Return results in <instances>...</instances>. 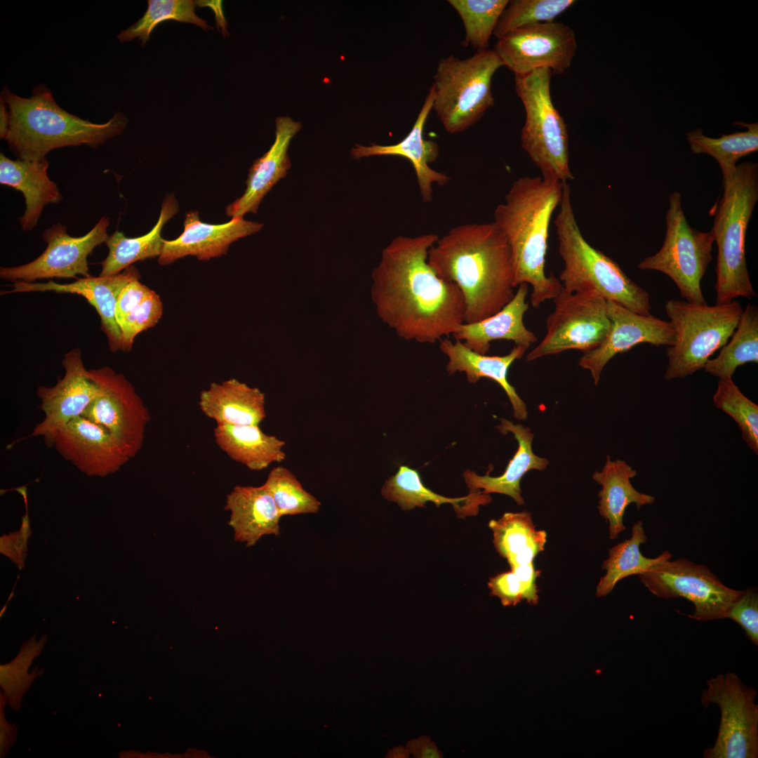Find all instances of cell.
Listing matches in <instances>:
<instances>
[{"label": "cell", "instance_id": "d6a6232c", "mask_svg": "<svg viewBox=\"0 0 758 758\" xmlns=\"http://www.w3.org/2000/svg\"><path fill=\"white\" fill-rule=\"evenodd\" d=\"M381 493L387 500L397 503L403 510L423 507L427 502L433 503L437 507L450 503L461 517L477 514L479 505H486L491 500L489 494L480 491L456 498L437 494L424 485L417 470L405 465H401L385 481Z\"/></svg>", "mask_w": 758, "mask_h": 758}, {"label": "cell", "instance_id": "1f68e13d", "mask_svg": "<svg viewBox=\"0 0 758 758\" xmlns=\"http://www.w3.org/2000/svg\"><path fill=\"white\" fill-rule=\"evenodd\" d=\"M178 204L173 194H167L161 204L158 221L147 234L126 237L122 232L115 231L107 237L106 258L100 262V277L114 275L137 261L159 257L164 239L161 231L164 225L178 212Z\"/></svg>", "mask_w": 758, "mask_h": 758}, {"label": "cell", "instance_id": "4316f807", "mask_svg": "<svg viewBox=\"0 0 758 758\" xmlns=\"http://www.w3.org/2000/svg\"><path fill=\"white\" fill-rule=\"evenodd\" d=\"M48 164L46 158L12 160L1 153L0 183L21 192L25 197V210L19 220L24 231L37 225L46 205L62 199L56 184L48 175Z\"/></svg>", "mask_w": 758, "mask_h": 758}, {"label": "cell", "instance_id": "db71d44e", "mask_svg": "<svg viewBox=\"0 0 758 758\" xmlns=\"http://www.w3.org/2000/svg\"><path fill=\"white\" fill-rule=\"evenodd\" d=\"M13 490L17 491L22 496L25 505L27 506V493L26 486L25 485L18 488H15Z\"/></svg>", "mask_w": 758, "mask_h": 758}, {"label": "cell", "instance_id": "b9f144b4", "mask_svg": "<svg viewBox=\"0 0 758 758\" xmlns=\"http://www.w3.org/2000/svg\"><path fill=\"white\" fill-rule=\"evenodd\" d=\"M714 406L738 424L747 446L758 453V406L747 397L733 379L719 380L713 395Z\"/></svg>", "mask_w": 758, "mask_h": 758}, {"label": "cell", "instance_id": "5b68a950", "mask_svg": "<svg viewBox=\"0 0 758 758\" xmlns=\"http://www.w3.org/2000/svg\"><path fill=\"white\" fill-rule=\"evenodd\" d=\"M554 224L559 253L564 262L559 279L566 291L594 293L632 312L651 315L649 293L583 236L574 215L568 182H563L559 211Z\"/></svg>", "mask_w": 758, "mask_h": 758}, {"label": "cell", "instance_id": "c3c4849f", "mask_svg": "<svg viewBox=\"0 0 758 758\" xmlns=\"http://www.w3.org/2000/svg\"><path fill=\"white\" fill-rule=\"evenodd\" d=\"M511 570L516 573L523 583L527 594V602L536 604L538 599L536 578L539 571L535 569L533 563L518 565L512 568Z\"/></svg>", "mask_w": 758, "mask_h": 758}, {"label": "cell", "instance_id": "60d3db41", "mask_svg": "<svg viewBox=\"0 0 758 758\" xmlns=\"http://www.w3.org/2000/svg\"><path fill=\"white\" fill-rule=\"evenodd\" d=\"M573 0H512L501 13L493 35L498 39L519 28L550 22L575 4Z\"/></svg>", "mask_w": 758, "mask_h": 758}, {"label": "cell", "instance_id": "ee69618b", "mask_svg": "<svg viewBox=\"0 0 758 758\" xmlns=\"http://www.w3.org/2000/svg\"><path fill=\"white\" fill-rule=\"evenodd\" d=\"M34 639V637L27 644H25L26 648H22L20 653L13 662L7 665H1L0 667L1 677L14 676L1 681V686L4 689L14 680L12 685L5 691V694L8 696V698L9 696L10 700L12 697L14 698L11 705L13 709L17 706L16 702L18 705H20V700L22 696L32 681V675L26 676L29 675L27 672V668L34 657L40 652L46 640V637H43L38 643H36L33 641Z\"/></svg>", "mask_w": 758, "mask_h": 758}, {"label": "cell", "instance_id": "9a60e30c", "mask_svg": "<svg viewBox=\"0 0 758 758\" xmlns=\"http://www.w3.org/2000/svg\"><path fill=\"white\" fill-rule=\"evenodd\" d=\"M574 31L561 22L524 27L498 39L494 51L514 76L539 69L561 74L571 66L577 50Z\"/></svg>", "mask_w": 758, "mask_h": 758}, {"label": "cell", "instance_id": "f1b7e54d", "mask_svg": "<svg viewBox=\"0 0 758 758\" xmlns=\"http://www.w3.org/2000/svg\"><path fill=\"white\" fill-rule=\"evenodd\" d=\"M500 425L497 428L503 434L511 432L518 442V448L510 460L505 472L499 477L477 474L467 470L464 472L465 481L470 493L483 489V493H497L509 496L519 505L524 503L521 497L520 481L524 475L531 470H543L549 464L547 459L539 457L532 450L533 434L528 427L521 424L501 418Z\"/></svg>", "mask_w": 758, "mask_h": 758}, {"label": "cell", "instance_id": "e575fe53", "mask_svg": "<svg viewBox=\"0 0 758 758\" xmlns=\"http://www.w3.org/2000/svg\"><path fill=\"white\" fill-rule=\"evenodd\" d=\"M163 305L159 295L135 279L119 293L115 306V318L121 330V350H131L135 337L154 326L161 319Z\"/></svg>", "mask_w": 758, "mask_h": 758}, {"label": "cell", "instance_id": "83f0119b", "mask_svg": "<svg viewBox=\"0 0 758 758\" xmlns=\"http://www.w3.org/2000/svg\"><path fill=\"white\" fill-rule=\"evenodd\" d=\"M199 406L217 423L259 425L266 417L265 394L236 378L211 383L200 392Z\"/></svg>", "mask_w": 758, "mask_h": 758}, {"label": "cell", "instance_id": "f907efd6", "mask_svg": "<svg viewBox=\"0 0 758 758\" xmlns=\"http://www.w3.org/2000/svg\"><path fill=\"white\" fill-rule=\"evenodd\" d=\"M9 726L10 725L6 722V719L4 718V709L2 710V705L1 704V736H0L1 739H0V743H1V757L5 755L6 751L8 750V749L10 747V746L14 742L13 736H14V733H15L14 732L13 728H10Z\"/></svg>", "mask_w": 758, "mask_h": 758}, {"label": "cell", "instance_id": "e0dca14e", "mask_svg": "<svg viewBox=\"0 0 758 758\" xmlns=\"http://www.w3.org/2000/svg\"><path fill=\"white\" fill-rule=\"evenodd\" d=\"M65 374L53 387L40 386L36 394L44 418L34 428L32 437H42L50 446L55 433L72 419L82 416L101 388L88 376L81 350L67 352L62 361Z\"/></svg>", "mask_w": 758, "mask_h": 758}, {"label": "cell", "instance_id": "7dc6e473", "mask_svg": "<svg viewBox=\"0 0 758 758\" xmlns=\"http://www.w3.org/2000/svg\"><path fill=\"white\" fill-rule=\"evenodd\" d=\"M27 540L20 531L3 535L0 538L1 553L10 558L21 569L27 556Z\"/></svg>", "mask_w": 758, "mask_h": 758}, {"label": "cell", "instance_id": "52a82bcc", "mask_svg": "<svg viewBox=\"0 0 758 758\" xmlns=\"http://www.w3.org/2000/svg\"><path fill=\"white\" fill-rule=\"evenodd\" d=\"M665 310L674 330V343L666 352L667 380L684 378L703 368L710 357L727 343L743 310L736 300L713 306L670 300Z\"/></svg>", "mask_w": 758, "mask_h": 758}, {"label": "cell", "instance_id": "6da1fadb", "mask_svg": "<svg viewBox=\"0 0 758 758\" xmlns=\"http://www.w3.org/2000/svg\"><path fill=\"white\" fill-rule=\"evenodd\" d=\"M434 233L398 236L382 251L372 273L371 297L380 319L400 338L434 344L465 322L460 290L427 262Z\"/></svg>", "mask_w": 758, "mask_h": 758}, {"label": "cell", "instance_id": "836d02e7", "mask_svg": "<svg viewBox=\"0 0 758 758\" xmlns=\"http://www.w3.org/2000/svg\"><path fill=\"white\" fill-rule=\"evenodd\" d=\"M488 526L493 531L495 548L511 568L533 563L544 550L547 533L536 528L528 512H506L500 519L491 520Z\"/></svg>", "mask_w": 758, "mask_h": 758}, {"label": "cell", "instance_id": "5bb4252c", "mask_svg": "<svg viewBox=\"0 0 758 758\" xmlns=\"http://www.w3.org/2000/svg\"><path fill=\"white\" fill-rule=\"evenodd\" d=\"M102 390L82 416L104 427L129 458L142 447L150 414L133 385L109 366L88 370Z\"/></svg>", "mask_w": 758, "mask_h": 758}, {"label": "cell", "instance_id": "ab89813d", "mask_svg": "<svg viewBox=\"0 0 758 758\" xmlns=\"http://www.w3.org/2000/svg\"><path fill=\"white\" fill-rule=\"evenodd\" d=\"M448 4L460 17L464 28L463 46H472L477 51L486 50L507 0H449Z\"/></svg>", "mask_w": 758, "mask_h": 758}, {"label": "cell", "instance_id": "8992f818", "mask_svg": "<svg viewBox=\"0 0 758 758\" xmlns=\"http://www.w3.org/2000/svg\"><path fill=\"white\" fill-rule=\"evenodd\" d=\"M723 195L716 205L711 231L717 245L716 304L737 297H757L745 258V237L758 201V166L751 161L737 165L735 173L722 182Z\"/></svg>", "mask_w": 758, "mask_h": 758}, {"label": "cell", "instance_id": "ac0fdd59", "mask_svg": "<svg viewBox=\"0 0 758 758\" xmlns=\"http://www.w3.org/2000/svg\"><path fill=\"white\" fill-rule=\"evenodd\" d=\"M607 314L611 327L606 338L597 347L583 353L578 361L580 367L590 371L594 385L616 354L641 343L668 347L674 343V330L670 321L635 313L611 301H607Z\"/></svg>", "mask_w": 758, "mask_h": 758}, {"label": "cell", "instance_id": "7bdbcfd3", "mask_svg": "<svg viewBox=\"0 0 758 758\" xmlns=\"http://www.w3.org/2000/svg\"><path fill=\"white\" fill-rule=\"evenodd\" d=\"M262 485L270 493L281 517L317 513L320 509L317 498L306 491L295 474L284 467H274Z\"/></svg>", "mask_w": 758, "mask_h": 758}, {"label": "cell", "instance_id": "d4e9b609", "mask_svg": "<svg viewBox=\"0 0 758 758\" xmlns=\"http://www.w3.org/2000/svg\"><path fill=\"white\" fill-rule=\"evenodd\" d=\"M439 347L448 359L446 370L448 373L463 372L469 383H475L481 378H490L496 382L507 395L514 411V417L525 420L528 415L525 402L517 393L514 387L507 380L510 366L517 359L525 354L526 349L514 345L509 354L504 356H488L477 353L466 347L462 342L451 341L444 338L439 341Z\"/></svg>", "mask_w": 758, "mask_h": 758}, {"label": "cell", "instance_id": "cb8c5ba5", "mask_svg": "<svg viewBox=\"0 0 758 758\" xmlns=\"http://www.w3.org/2000/svg\"><path fill=\"white\" fill-rule=\"evenodd\" d=\"M517 286L514 298L503 309L481 321L464 322L453 334L454 339L482 354H486L491 343L496 340H511L515 345L528 350L538 338L524 323V316L528 309L526 302L528 284L524 283Z\"/></svg>", "mask_w": 758, "mask_h": 758}, {"label": "cell", "instance_id": "d590c367", "mask_svg": "<svg viewBox=\"0 0 758 758\" xmlns=\"http://www.w3.org/2000/svg\"><path fill=\"white\" fill-rule=\"evenodd\" d=\"M646 540L643 524L639 521L632 528L630 538L609 550V557L602 564L606 574L600 578L597 585V597H603L609 594L622 579L632 575L638 576L660 562L671 559L672 555L667 550L654 558L644 557L641 553L640 545Z\"/></svg>", "mask_w": 758, "mask_h": 758}, {"label": "cell", "instance_id": "277c9868", "mask_svg": "<svg viewBox=\"0 0 758 758\" xmlns=\"http://www.w3.org/2000/svg\"><path fill=\"white\" fill-rule=\"evenodd\" d=\"M1 98L10 114L6 140L18 159L39 160L53 149L87 145L97 147L122 133L126 117L116 113L104 124H95L69 114L55 102L44 85L35 87L29 98L18 96L5 88Z\"/></svg>", "mask_w": 758, "mask_h": 758}, {"label": "cell", "instance_id": "681fc988", "mask_svg": "<svg viewBox=\"0 0 758 758\" xmlns=\"http://www.w3.org/2000/svg\"><path fill=\"white\" fill-rule=\"evenodd\" d=\"M407 750L416 757L439 758L442 757L435 744L426 737L410 741L407 745Z\"/></svg>", "mask_w": 758, "mask_h": 758}, {"label": "cell", "instance_id": "4dcf8cb0", "mask_svg": "<svg viewBox=\"0 0 758 758\" xmlns=\"http://www.w3.org/2000/svg\"><path fill=\"white\" fill-rule=\"evenodd\" d=\"M213 434L222 451L251 470H264L286 458L285 441L265 434L259 425L217 423Z\"/></svg>", "mask_w": 758, "mask_h": 758}, {"label": "cell", "instance_id": "816d5d0a", "mask_svg": "<svg viewBox=\"0 0 758 758\" xmlns=\"http://www.w3.org/2000/svg\"><path fill=\"white\" fill-rule=\"evenodd\" d=\"M10 123V114L6 102L1 97L0 99V137L5 140L8 131Z\"/></svg>", "mask_w": 758, "mask_h": 758}, {"label": "cell", "instance_id": "ba28073f", "mask_svg": "<svg viewBox=\"0 0 758 758\" xmlns=\"http://www.w3.org/2000/svg\"><path fill=\"white\" fill-rule=\"evenodd\" d=\"M503 66L494 50L488 48L467 58L451 55L439 61L432 109L448 133L465 131L494 105L492 78Z\"/></svg>", "mask_w": 758, "mask_h": 758}, {"label": "cell", "instance_id": "f6af8a7d", "mask_svg": "<svg viewBox=\"0 0 758 758\" xmlns=\"http://www.w3.org/2000/svg\"><path fill=\"white\" fill-rule=\"evenodd\" d=\"M726 618L737 623L745 630L748 639L758 644V594L757 589L749 588L731 605Z\"/></svg>", "mask_w": 758, "mask_h": 758}, {"label": "cell", "instance_id": "d6986e66", "mask_svg": "<svg viewBox=\"0 0 758 758\" xmlns=\"http://www.w3.org/2000/svg\"><path fill=\"white\" fill-rule=\"evenodd\" d=\"M50 446L89 477L114 474L130 460L104 427L83 416L60 428Z\"/></svg>", "mask_w": 758, "mask_h": 758}, {"label": "cell", "instance_id": "2e32d148", "mask_svg": "<svg viewBox=\"0 0 758 758\" xmlns=\"http://www.w3.org/2000/svg\"><path fill=\"white\" fill-rule=\"evenodd\" d=\"M109 225V219L103 216L85 235L73 237L65 225L56 223L44 232L42 237L47 246L38 258L22 265L1 267L0 277L13 282H33L77 274L90 277L88 257L96 246L105 242Z\"/></svg>", "mask_w": 758, "mask_h": 758}, {"label": "cell", "instance_id": "484cf974", "mask_svg": "<svg viewBox=\"0 0 758 758\" xmlns=\"http://www.w3.org/2000/svg\"><path fill=\"white\" fill-rule=\"evenodd\" d=\"M225 510L235 541L253 546L266 535L279 536L281 517L269 491L263 486H236L227 495Z\"/></svg>", "mask_w": 758, "mask_h": 758}, {"label": "cell", "instance_id": "30bf717a", "mask_svg": "<svg viewBox=\"0 0 758 758\" xmlns=\"http://www.w3.org/2000/svg\"><path fill=\"white\" fill-rule=\"evenodd\" d=\"M666 232L660 249L639 265L641 270H656L667 275L687 302L707 304L701 280L712 260V232L698 231L689 224L679 192L669 197L665 216Z\"/></svg>", "mask_w": 758, "mask_h": 758}, {"label": "cell", "instance_id": "f546056e", "mask_svg": "<svg viewBox=\"0 0 758 758\" xmlns=\"http://www.w3.org/2000/svg\"><path fill=\"white\" fill-rule=\"evenodd\" d=\"M636 475L637 471L626 462L612 460L609 455L602 470L594 472L592 475V479L601 486L598 493L600 498L598 510L609 523L611 539H616L626 528L623 517L629 505L634 503L639 509L656 500L655 497L639 492L634 488L630 479Z\"/></svg>", "mask_w": 758, "mask_h": 758}, {"label": "cell", "instance_id": "74e56055", "mask_svg": "<svg viewBox=\"0 0 758 758\" xmlns=\"http://www.w3.org/2000/svg\"><path fill=\"white\" fill-rule=\"evenodd\" d=\"M746 127L745 131L722 135L713 138L705 135L700 128L686 133L691 151L697 154H707L718 162L722 173V182L736 172L737 161L758 150V123L735 122Z\"/></svg>", "mask_w": 758, "mask_h": 758}, {"label": "cell", "instance_id": "8fae6325", "mask_svg": "<svg viewBox=\"0 0 758 758\" xmlns=\"http://www.w3.org/2000/svg\"><path fill=\"white\" fill-rule=\"evenodd\" d=\"M700 703H716L721 720L714 745L704 750L705 758H757L758 757V705L757 691L744 684L733 672L709 679Z\"/></svg>", "mask_w": 758, "mask_h": 758}, {"label": "cell", "instance_id": "603a6c76", "mask_svg": "<svg viewBox=\"0 0 758 758\" xmlns=\"http://www.w3.org/2000/svg\"><path fill=\"white\" fill-rule=\"evenodd\" d=\"M300 128L301 124L289 117L276 119L274 142L249 168L244 193L226 208L228 217L241 218L248 213H257L264 197L286 175L291 168L288 149L291 139Z\"/></svg>", "mask_w": 758, "mask_h": 758}, {"label": "cell", "instance_id": "f35d334b", "mask_svg": "<svg viewBox=\"0 0 758 758\" xmlns=\"http://www.w3.org/2000/svg\"><path fill=\"white\" fill-rule=\"evenodd\" d=\"M143 16L133 25L121 31L117 38L121 42L139 39L144 46L153 29L161 22L175 20L194 24L204 30L212 29L207 22L197 15L196 1L192 0H149Z\"/></svg>", "mask_w": 758, "mask_h": 758}, {"label": "cell", "instance_id": "f5cc1de1", "mask_svg": "<svg viewBox=\"0 0 758 758\" xmlns=\"http://www.w3.org/2000/svg\"><path fill=\"white\" fill-rule=\"evenodd\" d=\"M20 531L21 534L22 535V536L25 539L28 540V538H29L32 532H31V528H30L29 519V516H28V510H26L25 515L24 517H22V526H21V528L20 529Z\"/></svg>", "mask_w": 758, "mask_h": 758}, {"label": "cell", "instance_id": "7a4b0ae2", "mask_svg": "<svg viewBox=\"0 0 758 758\" xmlns=\"http://www.w3.org/2000/svg\"><path fill=\"white\" fill-rule=\"evenodd\" d=\"M427 262L460 290L465 323L495 314L514 296L510 248L493 222L453 227L430 248Z\"/></svg>", "mask_w": 758, "mask_h": 758}, {"label": "cell", "instance_id": "3957f363", "mask_svg": "<svg viewBox=\"0 0 758 758\" xmlns=\"http://www.w3.org/2000/svg\"><path fill=\"white\" fill-rule=\"evenodd\" d=\"M562 191L560 181L540 175L521 177L494 211L493 222L510 248L514 286L524 283L531 286V304L535 309L553 300L563 288L553 274L547 277L545 273L550 220L559 206Z\"/></svg>", "mask_w": 758, "mask_h": 758}, {"label": "cell", "instance_id": "9c48e42d", "mask_svg": "<svg viewBox=\"0 0 758 758\" xmlns=\"http://www.w3.org/2000/svg\"><path fill=\"white\" fill-rule=\"evenodd\" d=\"M552 74L550 69L543 68L514 77L515 90L526 112L521 145L540 176L568 182L573 179L569 166L568 133L552 100Z\"/></svg>", "mask_w": 758, "mask_h": 758}, {"label": "cell", "instance_id": "7c38bea8", "mask_svg": "<svg viewBox=\"0 0 758 758\" xmlns=\"http://www.w3.org/2000/svg\"><path fill=\"white\" fill-rule=\"evenodd\" d=\"M553 301L554 310L547 317L546 334L527 354V361L568 350L587 352L597 347L609 331L607 301L599 295L562 288Z\"/></svg>", "mask_w": 758, "mask_h": 758}, {"label": "cell", "instance_id": "ffe728a7", "mask_svg": "<svg viewBox=\"0 0 758 758\" xmlns=\"http://www.w3.org/2000/svg\"><path fill=\"white\" fill-rule=\"evenodd\" d=\"M263 225L241 218H232L223 224L202 222L198 211L185 214L184 230L172 240L164 241L158 262L166 265L186 256L208 260L225 254L231 244L260 230Z\"/></svg>", "mask_w": 758, "mask_h": 758}, {"label": "cell", "instance_id": "7402d4cb", "mask_svg": "<svg viewBox=\"0 0 758 758\" xmlns=\"http://www.w3.org/2000/svg\"><path fill=\"white\" fill-rule=\"evenodd\" d=\"M434 97V90L432 86L411 131L400 142L390 145H356L351 149V155L354 159L373 156H397L406 159L413 166L422 200L426 203L432 199L434 184L444 185L450 180L446 173L430 166L437 159L439 149L436 142L424 138V128L433 107Z\"/></svg>", "mask_w": 758, "mask_h": 758}, {"label": "cell", "instance_id": "4fadbf2b", "mask_svg": "<svg viewBox=\"0 0 758 758\" xmlns=\"http://www.w3.org/2000/svg\"><path fill=\"white\" fill-rule=\"evenodd\" d=\"M638 577L658 598L684 597L692 602L695 611L689 617L696 620L726 618L731 605L743 592L725 585L705 565L684 557L660 562Z\"/></svg>", "mask_w": 758, "mask_h": 758}, {"label": "cell", "instance_id": "bcb514c9", "mask_svg": "<svg viewBox=\"0 0 758 758\" xmlns=\"http://www.w3.org/2000/svg\"><path fill=\"white\" fill-rule=\"evenodd\" d=\"M488 585L491 595L499 598L504 606H515L527 599L523 583L512 570L491 578Z\"/></svg>", "mask_w": 758, "mask_h": 758}, {"label": "cell", "instance_id": "8d00e7d4", "mask_svg": "<svg viewBox=\"0 0 758 758\" xmlns=\"http://www.w3.org/2000/svg\"><path fill=\"white\" fill-rule=\"evenodd\" d=\"M750 362L758 363V309L751 304L743 310L731 340L703 368L720 380H729L732 379L738 366Z\"/></svg>", "mask_w": 758, "mask_h": 758}, {"label": "cell", "instance_id": "44dd1931", "mask_svg": "<svg viewBox=\"0 0 758 758\" xmlns=\"http://www.w3.org/2000/svg\"><path fill=\"white\" fill-rule=\"evenodd\" d=\"M137 268L130 266L123 272L106 277H87L69 284H58L51 280L44 283L18 281L13 282V289L2 293L34 291H55L74 293L84 297L96 310L101 321V328L106 335L112 352L121 350V333L115 318V306L121 289L130 281L140 279Z\"/></svg>", "mask_w": 758, "mask_h": 758}]
</instances>
